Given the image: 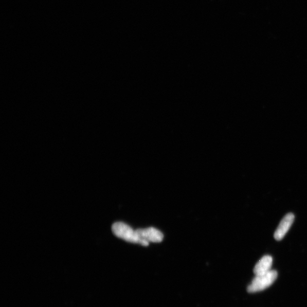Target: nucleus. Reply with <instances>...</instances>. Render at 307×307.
<instances>
[{"label":"nucleus","mask_w":307,"mask_h":307,"mask_svg":"<svg viewBox=\"0 0 307 307\" xmlns=\"http://www.w3.org/2000/svg\"><path fill=\"white\" fill-rule=\"evenodd\" d=\"M112 231L117 238L121 239L133 244H138L144 246H148L149 242L143 241L140 239L136 230H134L128 225L118 222L114 224L112 227Z\"/></svg>","instance_id":"nucleus-1"},{"label":"nucleus","mask_w":307,"mask_h":307,"mask_svg":"<svg viewBox=\"0 0 307 307\" xmlns=\"http://www.w3.org/2000/svg\"><path fill=\"white\" fill-rule=\"evenodd\" d=\"M278 277L276 271L270 270L267 273L256 276L251 283L247 287L249 293H255L261 292L270 286Z\"/></svg>","instance_id":"nucleus-2"},{"label":"nucleus","mask_w":307,"mask_h":307,"mask_svg":"<svg viewBox=\"0 0 307 307\" xmlns=\"http://www.w3.org/2000/svg\"><path fill=\"white\" fill-rule=\"evenodd\" d=\"M140 239L143 241L158 243L164 240V234L160 230L153 227L136 230Z\"/></svg>","instance_id":"nucleus-3"},{"label":"nucleus","mask_w":307,"mask_h":307,"mask_svg":"<svg viewBox=\"0 0 307 307\" xmlns=\"http://www.w3.org/2000/svg\"><path fill=\"white\" fill-rule=\"evenodd\" d=\"M295 216L292 213H288L282 220L280 223L277 230L275 231L274 238L277 241H281L288 232L291 226L292 225Z\"/></svg>","instance_id":"nucleus-4"},{"label":"nucleus","mask_w":307,"mask_h":307,"mask_svg":"<svg viewBox=\"0 0 307 307\" xmlns=\"http://www.w3.org/2000/svg\"><path fill=\"white\" fill-rule=\"evenodd\" d=\"M273 264V258L270 256L263 257L258 261L254 268V273L256 276H260L268 273L271 270Z\"/></svg>","instance_id":"nucleus-5"}]
</instances>
